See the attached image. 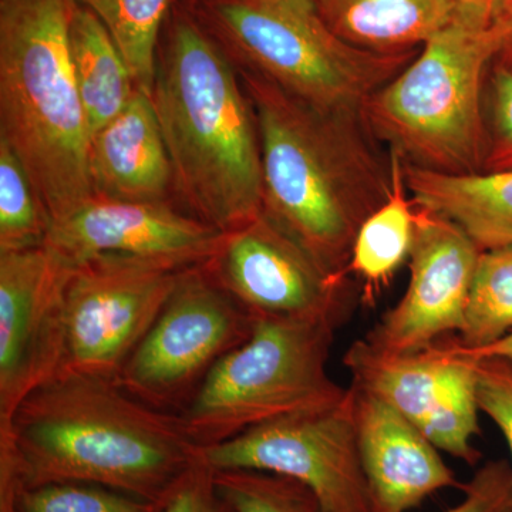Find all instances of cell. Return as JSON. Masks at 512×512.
<instances>
[{
    "label": "cell",
    "mask_w": 512,
    "mask_h": 512,
    "mask_svg": "<svg viewBox=\"0 0 512 512\" xmlns=\"http://www.w3.org/2000/svg\"><path fill=\"white\" fill-rule=\"evenodd\" d=\"M69 47L92 138L126 109L137 87L109 30L92 10L77 2L70 19Z\"/></svg>",
    "instance_id": "cell-20"
},
{
    "label": "cell",
    "mask_w": 512,
    "mask_h": 512,
    "mask_svg": "<svg viewBox=\"0 0 512 512\" xmlns=\"http://www.w3.org/2000/svg\"><path fill=\"white\" fill-rule=\"evenodd\" d=\"M158 49L153 100L192 217L221 232L262 211L261 140L237 66L187 5L175 6Z\"/></svg>",
    "instance_id": "cell-3"
},
{
    "label": "cell",
    "mask_w": 512,
    "mask_h": 512,
    "mask_svg": "<svg viewBox=\"0 0 512 512\" xmlns=\"http://www.w3.org/2000/svg\"><path fill=\"white\" fill-rule=\"evenodd\" d=\"M218 493L235 512H323L311 488L265 471L214 470Z\"/></svg>",
    "instance_id": "cell-26"
},
{
    "label": "cell",
    "mask_w": 512,
    "mask_h": 512,
    "mask_svg": "<svg viewBox=\"0 0 512 512\" xmlns=\"http://www.w3.org/2000/svg\"><path fill=\"white\" fill-rule=\"evenodd\" d=\"M349 389L375 512H407L437 491L461 488L420 427L373 394L353 384Z\"/></svg>",
    "instance_id": "cell-15"
},
{
    "label": "cell",
    "mask_w": 512,
    "mask_h": 512,
    "mask_svg": "<svg viewBox=\"0 0 512 512\" xmlns=\"http://www.w3.org/2000/svg\"><path fill=\"white\" fill-rule=\"evenodd\" d=\"M103 22L126 59L134 84L153 96L161 33L177 0H76Z\"/></svg>",
    "instance_id": "cell-22"
},
{
    "label": "cell",
    "mask_w": 512,
    "mask_h": 512,
    "mask_svg": "<svg viewBox=\"0 0 512 512\" xmlns=\"http://www.w3.org/2000/svg\"><path fill=\"white\" fill-rule=\"evenodd\" d=\"M183 2H191V0H183Z\"/></svg>",
    "instance_id": "cell-35"
},
{
    "label": "cell",
    "mask_w": 512,
    "mask_h": 512,
    "mask_svg": "<svg viewBox=\"0 0 512 512\" xmlns=\"http://www.w3.org/2000/svg\"><path fill=\"white\" fill-rule=\"evenodd\" d=\"M238 72L261 140L262 211L326 272L349 278L357 232L392 192L390 154L380 153L360 114L320 111Z\"/></svg>",
    "instance_id": "cell-2"
},
{
    "label": "cell",
    "mask_w": 512,
    "mask_h": 512,
    "mask_svg": "<svg viewBox=\"0 0 512 512\" xmlns=\"http://www.w3.org/2000/svg\"><path fill=\"white\" fill-rule=\"evenodd\" d=\"M352 384L423 427L446 382L454 359L440 340L412 353H387L356 340L343 357Z\"/></svg>",
    "instance_id": "cell-19"
},
{
    "label": "cell",
    "mask_w": 512,
    "mask_h": 512,
    "mask_svg": "<svg viewBox=\"0 0 512 512\" xmlns=\"http://www.w3.org/2000/svg\"><path fill=\"white\" fill-rule=\"evenodd\" d=\"M224 232L170 201H128L93 195L55 222L46 247L72 265L97 258L191 268L204 264Z\"/></svg>",
    "instance_id": "cell-14"
},
{
    "label": "cell",
    "mask_w": 512,
    "mask_h": 512,
    "mask_svg": "<svg viewBox=\"0 0 512 512\" xmlns=\"http://www.w3.org/2000/svg\"><path fill=\"white\" fill-rule=\"evenodd\" d=\"M72 269L46 245L0 252V424L59 372Z\"/></svg>",
    "instance_id": "cell-12"
},
{
    "label": "cell",
    "mask_w": 512,
    "mask_h": 512,
    "mask_svg": "<svg viewBox=\"0 0 512 512\" xmlns=\"http://www.w3.org/2000/svg\"><path fill=\"white\" fill-rule=\"evenodd\" d=\"M498 30L451 20L363 104L360 120L403 163L441 174L483 173L485 77Z\"/></svg>",
    "instance_id": "cell-5"
},
{
    "label": "cell",
    "mask_w": 512,
    "mask_h": 512,
    "mask_svg": "<svg viewBox=\"0 0 512 512\" xmlns=\"http://www.w3.org/2000/svg\"><path fill=\"white\" fill-rule=\"evenodd\" d=\"M443 346L450 355L460 357V359L478 360L495 357V359L512 362V332L504 338L498 339L497 342L491 343V345L483 346V348H466V346L460 345L457 340L443 342Z\"/></svg>",
    "instance_id": "cell-33"
},
{
    "label": "cell",
    "mask_w": 512,
    "mask_h": 512,
    "mask_svg": "<svg viewBox=\"0 0 512 512\" xmlns=\"http://www.w3.org/2000/svg\"><path fill=\"white\" fill-rule=\"evenodd\" d=\"M335 332L326 323L256 320L251 338L215 366L177 414L185 433L198 447H210L342 402L348 389L328 372Z\"/></svg>",
    "instance_id": "cell-7"
},
{
    "label": "cell",
    "mask_w": 512,
    "mask_h": 512,
    "mask_svg": "<svg viewBox=\"0 0 512 512\" xmlns=\"http://www.w3.org/2000/svg\"><path fill=\"white\" fill-rule=\"evenodd\" d=\"M493 26L500 35L494 63L512 72V0H501Z\"/></svg>",
    "instance_id": "cell-34"
},
{
    "label": "cell",
    "mask_w": 512,
    "mask_h": 512,
    "mask_svg": "<svg viewBox=\"0 0 512 512\" xmlns=\"http://www.w3.org/2000/svg\"><path fill=\"white\" fill-rule=\"evenodd\" d=\"M76 0H0V138L52 225L93 197L90 128L70 59Z\"/></svg>",
    "instance_id": "cell-4"
},
{
    "label": "cell",
    "mask_w": 512,
    "mask_h": 512,
    "mask_svg": "<svg viewBox=\"0 0 512 512\" xmlns=\"http://www.w3.org/2000/svg\"><path fill=\"white\" fill-rule=\"evenodd\" d=\"M389 154L392 192L357 232L348 268L349 276L355 275L365 284V298L369 301L409 259L416 224V205L409 198L404 181L403 160L392 151Z\"/></svg>",
    "instance_id": "cell-21"
},
{
    "label": "cell",
    "mask_w": 512,
    "mask_h": 512,
    "mask_svg": "<svg viewBox=\"0 0 512 512\" xmlns=\"http://www.w3.org/2000/svg\"><path fill=\"white\" fill-rule=\"evenodd\" d=\"M488 79L483 173H503L512 171V72L493 63Z\"/></svg>",
    "instance_id": "cell-28"
},
{
    "label": "cell",
    "mask_w": 512,
    "mask_h": 512,
    "mask_svg": "<svg viewBox=\"0 0 512 512\" xmlns=\"http://www.w3.org/2000/svg\"><path fill=\"white\" fill-rule=\"evenodd\" d=\"M185 269L97 258L73 265L64 289L60 376L119 379Z\"/></svg>",
    "instance_id": "cell-9"
},
{
    "label": "cell",
    "mask_w": 512,
    "mask_h": 512,
    "mask_svg": "<svg viewBox=\"0 0 512 512\" xmlns=\"http://www.w3.org/2000/svg\"><path fill=\"white\" fill-rule=\"evenodd\" d=\"M501 0H450L453 19L477 29L493 28Z\"/></svg>",
    "instance_id": "cell-32"
},
{
    "label": "cell",
    "mask_w": 512,
    "mask_h": 512,
    "mask_svg": "<svg viewBox=\"0 0 512 512\" xmlns=\"http://www.w3.org/2000/svg\"><path fill=\"white\" fill-rule=\"evenodd\" d=\"M480 254L463 229L416 205L409 288L366 342L382 352L412 353L460 332Z\"/></svg>",
    "instance_id": "cell-13"
},
{
    "label": "cell",
    "mask_w": 512,
    "mask_h": 512,
    "mask_svg": "<svg viewBox=\"0 0 512 512\" xmlns=\"http://www.w3.org/2000/svg\"><path fill=\"white\" fill-rule=\"evenodd\" d=\"M463 498L446 512H512V467L507 460H493L478 468L461 485Z\"/></svg>",
    "instance_id": "cell-30"
},
{
    "label": "cell",
    "mask_w": 512,
    "mask_h": 512,
    "mask_svg": "<svg viewBox=\"0 0 512 512\" xmlns=\"http://www.w3.org/2000/svg\"><path fill=\"white\" fill-rule=\"evenodd\" d=\"M256 320L202 269H185L117 382L160 412L180 414L215 366L247 342Z\"/></svg>",
    "instance_id": "cell-8"
},
{
    "label": "cell",
    "mask_w": 512,
    "mask_h": 512,
    "mask_svg": "<svg viewBox=\"0 0 512 512\" xmlns=\"http://www.w3.org/2000/svg\"><path fill=\"white\" fill-rule=\"evenodd\" d=\"M468 362L476 375L478 406L503 433L512 467V362L495 357Z\"/></svg>",
    "instance_id": "cell-29"
},
{
    "label": "cell",
    "mask_w": 512,
    "mask_h": 512,
    "mask_svg": "<svg viewBox=\"0 0 512 512\" xmlns=\"http://www.w3.org/2000/svg\"><path fill=\"white\" fill-rule=\"evenodd\" d=\"M165 505L82 483L22 488L13 512H165Z\"/></svg>",
    "instance_id": "cell-27"
},
{
    "label": "cell",
    "mask_w": 512,
    "mask_h": 512,
    "mask_svg": "<svg viewBox=\"0 0 512 512\" xmlns=\"http://www.w3.org/2000/svg\"><path fill=\"white\" fill-rule=\"evenodd\" d=\"M450 356L454 359L453 366L421 430L439 450L468 466H476L481 458L471 446V440L480 431L476 375L468 360Z\"/></svg>",
    "instance_id": "cell-24"
},
{
    "label": "cell",
    "mask_w": 512,
    "mask_h": 512,
    "mask_svg": "<svg viewBox=\"0 0 512 512\" xmlns=\"http://www.w3.org/2000/svg\"><path fill=\"white\" fill-rule=\"evenodd\" d=\"M200 458L212 470L244 468L293 478L311 488L323 512H375L349 387L335 406L293 414L202 447Z\"/></svg>",
    "instance_id": "cell-11"
},
{
    "label": "cell",
    "mask_w": 512,
    "mask_h": 512,
    "mask_svg": "<svg viewBox=\"0 0 512 512\" xmlns=\"http://www.w3.org/2000/svg\"><path fill=\"white\" fill-rule=\"evenodd\" d=\"M0 453L20 487L101 485L167 504L200 460L177 414L131 396L117 380L60 376L0 424Z\"/></svg>",
    "instance_id": "cell-1"
},
{
    "label": "cell",
    "mask_w": 512,
    "mask_h": 512,
    "mask_svg": "<svg viewBox=\"0 0 512 512\" xmlns=\"http://www.w3.org/2000/svg\"><path fill=\"white\" fill-rule=\"evenodd\" d=\"M404 181L417 207L456 224L481 251L512 245V171L456 175L404 164Z\"/></svg>",
    "instance_id": "cell-17"
},
{
    "label": "cell",
    "mask_w": 512,
    "mask_h": 512,
    "mask_svg": "<svg viewBox=\"0 0 512 512\" xmlns=\"http://www.w3.org/2000/svg\"><path fill=\"white\" fill-rule=\"evenodd\" d=\"M165 512H235L218 493L214 470L204 461L191 468L183 483L165 505Z\"/></svg>",
    "instance_id": "cell-31"
},
{
    "label": "cell",
    "mask_w": 512,
    "mask_h": 512,
    "mask_svg": "<svg viewBox=\"0 0 512 512\" xmlns=\"http://www.w3.org/2000/svg\"><path fill=\"white\" fill-rule=\"evenodd\" d=\"M343 42L379 55L423 47L453 19L450 0H315Z\"/></svg>",
    "instance_id": "cell-18"
},
{
    "label": "cell",
    "mask_w": 512,
    "mask_h": 512,
    "mask_svg": "<svg viewBox=\"0 0 512 512\" xmlns=\"http://www.w3.org/2000/svg\"><path fill=\"white\" fill-rule=\"evenodd\" d=\"M229 59L326 113L360 114L420 50L379 55L343 42L315 0L185 2Z\"/></svg>",
    "instance_id": "cell-6"
},
{
    "label": "cell",
    "mask_w": 512,
    "mask_h": 512,
    "mask_svg": "<svg viewBox=\"0 0 512 512\" xmlns=\"http://www.w3.org/2000/svg\"><path fill=\"white\" fill-rule=\"evenodd\" d=\"M201 266L255 320L326 323L338 329L349 319V278L326 272L264 211L224 232Z\"/></svg>",
    "instance_id": "cell-10"
},
{
    "label": "cell",
    "mask_w": 512,
    "mask_h": 512,
    "mask_svg": "<svg viewBox=\"0 0 512 512\" xmlns=\"http://www.w3.org/2000/svg\"><path fill=\"white\" fill-rule=\"evenodd\" d=\"M94 195L128 201H168L173 164L153 100L136 90L126 109L90 138Z\"/></svg>",
    "instance_id": "cell-16"
},
{
    "label": "cell",
    "mask_w": 512,
    "mask_h": 512,
    "mask_svg": "<svg viewBox=\"0 0 512 512\" xmlns=\"http://www.w3.org/2000/svg\"><path fill=\"white\" fill-rule=\"evenodd\" d=\"M52 220L15 151L0 138V252L45 247Z\"/></svg>",
    "instance_id": "cell-25"
},
{
    "label": "cell",
    "mask_w": 512,
    "mask_h": 512,
    "mask_svg": "<svg viewBox=\"0 0 512 512\" xmlns=\"http://www.w3.org/2000/svg\"><path fill=\"white\" fill-rule=\"evenodd\" d=\"M512 332V245L481 251L460 338L483 348Z\"/></svg>",
    "instance_id": "cell-23"
}]
</instances>
